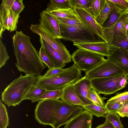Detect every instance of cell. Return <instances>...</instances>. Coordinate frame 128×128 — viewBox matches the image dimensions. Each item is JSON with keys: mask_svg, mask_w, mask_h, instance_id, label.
<instances>
[{"mask_svg": "<svg viewBox=\"0 0 128 128\" xmlns=\"http://www.w3.org/2000/svg\"><path fill=\"white\" fill-rule=\"evenodd\" d=\"M83 110L80 106L69 104L59 99H44L38 101L34 116L40 124L59 128Z\"/></svg>", "mask_w": 128, "mask_h": 128, "instance_id": "1", "label": "cell"}, {"mask_svg": "<svg viewBox=\"0 0 128 128\" xmlns=\"http://www.w3.org/2000/svg\"><path fill=\"white\" fill-rule=\"evenodd\" d=\"M30 37L22 31H16L12 37L14 53L17 62L16 66L26 74L40 75L46 66L41 60L39 52L33 45Z\"/></svg>", "mask_w": 128, "mask_h": 128, "instance_id": "2", "label": "cell"}, {"mask_svg": "<svg viewBox=\"0 0 128 128\" xmlns=\"http://www.w3.org/2000/svg\"><path fill=\"white\" fill-rule=\"evenodd\" d=\"M38 78V76L27 74L23 76L21 74L2 92V100L9 107L19 105L22 101L26 99V95L30 89L36 85Z\"/></svg>", "mask_w": 128, "mask_h": 128, "instance_id": "3", "label": "cell"}, {"mask_svg": "<svg viewBox=\"0 0 128 128\" xmlns=\"http://www.w3.org/2000/svg\"><path fill=\"white\" fill-rule=\"evenodd\" d=\"M81 71L74 64L52 76L38 78L36 85L47 90H57L74 83L82 76Z\"/></svg>", "mask_w": 128, "mask_h": 128, "instance_id": "4", "label": "cell"}, {"mask_svg": "<svg viewBox=\"0 0 128 128\" xmlns=\"http://www.w3.org/2000/svg\"><path fill=\"white\" fill-rule=\"evenodd\" d=\"M72 58L74 63L86 72L92 70L105 60L103 56L80 48L72 54Z\"/></svg>", "mask_w": 128, "mask_h": 128, "instance_id": "5", "label": "cell"}, {"mask_svg": "<svg viewBox=\"0 0 128 128\" xmlns=\"http://www.w3.org/2000/svg\"><path fill=\"white\" fill-rule=\"evenodd\" d=\"M59 23L62 37L61 39L63 40L78 43L94 42L100 40L97 39V38H98L94 33Z\"/></svg>", "mask_w": 128, "mask_h": 128, "instance_id": "6", "label": "cell"}, {"mask_svg": "<svg viewBox=\"0 0 128 128\" xmlns=\"http://www.w3.org/2000/svg\"><path fill=\"white\" fill-rule=\"evenodd\" d=\"M30 29L33 32L41 36L58 52L66 63L71 61L72 55L60 39H54L52 38L41 27L39 23L38 24H31Z\"/></svg>", "mask_w": 128, "mask_h": 128, "instance_id": "7", "label": "cell"}, {"mask_svg": "<svg viewBox=\"0 0 128 128\" xmlns=\"http://www.w3.org/2000/svg\"><path fill=\"white\" fill-rule=\"evenodd\" d=\"M124 74L94 78L91 80L92 86L100 94L106 95L120 90L119 84Z\"/></svg>", "mask_w": 128, "mask_h": 128, "instance_id": "8", "label": "cell"}, {"mask_svg": "<svg viewBox=\"0 0 128 128\" xmlns=\"http://www.w3.org/2000/svg\"><path fill=\"white\" fill-rule=\"evenodd\" d=\"M124 74V72L121 69L107 58L92 70L86 72L85 76L91 80Z\"/></svg>", "mask_w": 128, "mask_h": 128, "instance_id": "9", "label": "cell"}, {"mask_svg": "<svg viewBox=\"0 0 128 128\" xmlns=\"http://www.w3.org/2000/svg\"><path fill=\"white\" fill-rule=\"evenodd\" d=\"M18 14L6 7L2 2L0 6V37L2 39L3 32L7 30L10 32L16 30L18 19Z\"/></svg>", "mask_w": 128, "mask_h": 128, "instance_id": "10", "label": "cell"}, {"mask_svg": "<svg viewBox=\"0 0 128 128\" xmlns=\"http://www.w3.org/2000/svg\"><path fill=\"white\" fill-rule=\"evenodd\" d=\"M73 45L78 48L96 53L107 57L112 55L119 47L113 43L100 40L88 43H73Z\"/></svg>", "mask_w": 128, "mask_h": 128, "instance_id": "11", "label": "cell"}, {"mask_svg": "<svg viewBox=\"0 0 128 128\" xmlns=\"http://www.w3.org/2000/svg\"><path fill=\"white\" fill-rule=\"evenodd\" d=\"M39 23L41 27L52 38L61 39L58 22L45 10L40 14Z\"/></svg>", "mask_w": 128, "mask_h": 128, "instance_id": "12", "label": "cell"}, {"mask_svg": "<svg viewBox=\"0 0 128 128\" xmlns=\"http://www.w3.org/2000/svg\"><path fill=\"white\" fill-rule=\"evenodd\" d=\"M80 21L94 32L100 40L106 42L102 26L96 20L84 10L77 8L73 9Z\"/></svg>", "mask_w": 128, "mask_h": 128, "instance_id": "13", "label": "cell"}, {"mask_svg": "<svg viewBox=\"0 0 128 128\" xmlns=\"http://www.w3.org/2000/svg\"><path fill=\"white\" fill-rule=\"evenodd\" d=\"M93 115L84 110L65 124L64 128H92Z\"/></svg>", "mask_w": 128, "mask_h": 128, "instance_id": "14", "label": "cell"}, {"mask_svg": "<svg viewBox=\"0 0 128 128\" xmlns=\"http://www.w3.org/2000/svg\"><path fill=\"white\" fill-rule=\"evenodd\" d=\"M74 86L76 94L85 105L93 104L87 97L88 90L92 86L90 80L85 76L75 83Z\"/></svg>", "mask_w": 128, "mask_h": 128, "instance_id": "15", "label": "cell"}, {"mask_svg": "<svg viewBox=\"0 0 128 128\" xmlns=\"http://www.w3.org/2000/svg\"><path fill=\"white\" fill-rule=\"evenodd\" d=\"M110 61L128 76V51L119 48L112 55L108 57Z\"/></svg>", "mask_w": 128, "mask_h": 128, "instance_id": "16", "label": "cell"}, {"mask_svg": "<svg viewBox=\"0 0 128 128\" xmlns=\"http://www.w3.org/2000/svg\"><path fill=\"white\" fill-rule=\"evenodd\" d=\"M61 99L69 104L77 105L82 107L85 105L76 94L74 83L67 85L62 88Z\"/></svg>", "mask_w": 128, "mask_h": 128, "instance_id": "17", "label": "cell"}, {"mask_svg": "<svg viewBox=\"0 0 128 128\" xmlns=\"http://www.w3.org/2000/svg\"><path fill=\"white\" fill-rule=\"evenodd\" d=\"M40 41L41 45L44 47L46 53L53 64L54 68L63 69L66 66V63L58 53L40 36Z\"/></svg>", "mask_w": 128, "mask_h": 128, "instance_id": "18", "label": "cell"}, {"mask_svg": "<svg viewBox=\"0 0 128 128\" xmlns=\"http://www.w3.org/2000/svg\"><path fill=\"white\" fill-rule=\"evenodd\" d=\"M45 10L54 18L80 19L74 10L71 8L58 9L47 7Z\"/></svg>", "mask_w": 128, "mask_h": 128, "instance_id": "19", "label": "cell"}, {"mask_svg": "<svg viewBox=\"0 0 128 128\" xmlns=\"http://www.w3.org/2000/svg\"><path fill=\"white\" fill-rule=\"evenodd\" d=\"M124 15L118 23L115 28L113 32L112 43L117 42L126 37L127 33L125 26L127 19L124 17Z\"/></svg>", "mask_w": 128, "mask_h": 128, "instance_id": "20", "label": "cell"}, {"mask_svg": "<svg viewBox=\"0 0 128 128\" xmlns=\"http://www.w3.org/2000/svg\"><path fill=\"white\" fill-rule=\"evenodd\" d=\"M106 0H92L88 8L84 10L96 20L100 16Z\"/></svg>", "mask_w": 128, "mask_h": 128, "instance_id": "21", "label": "cell"}, {"mask_svg": "<svg viewBox=\"0 0 128 128\" xmlns=\"http://www.w3.org/2000/svg\"><path fill=\"white\" fill-rule=\"evenodd\" d=\"M63 88L54 90H46L42 96L31 100V102H34L44 99L56 100L61 98Z\"/></svg>", "mask_w": 128, "mask_h": 128, "instance_id": "22", "label": "cell"}, {"mask_svg": "<svg viewBox=\"0 0 128 128\" xmlns=\"http://www.w3.org/2000/svg\"><path fill=\"white\" fill-rule=\"evenodd\" d=\"M82 108L86 110L93 115L97 117H105L108 112V110L104 107H102L96 105L94 104L86 105Z\"/></svg>", "mask_w": 128, "mask_h": 128, "instance_id": "23", "label": "cell"}, {"mask_svg": "<svg viewBox=\"0 0 128 128\" xmlns=\"http://www.w3.org/2000/svg\"><path fill=\"white\" fill-rule=\"evenodd\" d=\"M54 18L59 22L74 27L81 30H85L90 32L94 33L82 23L80 19L76 20L61 18Z\"/></svg>", "mask_w": 128, "mask_h": 128, "instance_id": "24", "label": "cell"}, {"mask_svg": "<svg viewBox=\"0 0 128 128\" xmlns=\"http://www.w3.org/2000/svg\"><path fill=\"white\" fill-rule=\"evenodd\" d=\"M23 1V0H2V2L9 8L20 14L25 8Z\"/></svg>", "mask_w": 128, "mask_h": 128, "instance_id": "25", "label": "cell"}, {"mask_svg": "<svg viewBox=\"0 0 128 128\" xmlns=\"http://www.w3.org/2000/svg\"><path fill=\"white\" fill-rule=\"evenodd\" d=\"M87 97L94 104L100 106H105L104 100L107 98L101 96L92 86L88 90Z\"/></svg>", "mask_w": 128, "mask_h": 128, "instance_id": "26", "label": "cell"}, {"mask_svg": "<svg viewBox=\"0 0 128 128\" xmlns=\"http://www.w3.org/2000/svg\"><path fill=\"white\" fill-rule=\"evenodd\" d=\"M114 7L109 0H106L104 6L100 16L96 20L98 23L102 26L108 18Z\"/></svg>", "mask_w": 128, "mask_h": 128, "instance_id": "27", "label": "cell"}, {"mask_svg": "<svg viewBox=\"0 0 128 128\" xmlns=\"http://www.w3.org/2000/svg\"><path fill=\"white\" fill-rule=\"evenodd\" d=\"M10 124L6 108L0 100V128H6Z\"/></svg>", "mask_w": 128, "mask_h": 128, "instance_id": "28", "label": "cell"}, {"mask_svg": "<svg viewBox=\"0 0 128 128\" xmlns=\"http://www.w3.org/2000/svg\"><path fill=\"white\" fill-rule=\"evenodd\" d=\"M114 8L120 14L128 12V0H109Z\"/></svg>", "mask_w": 128, "mask_h": 128, "instance_id": "29", "label": "cell"}, {"mask_svg": "<svg viewBox=\"0 0 128 128\" xmlns=\"http://www.w3.org/2000/svg\"><path fill=\"white\" fill-rule=\"evenodd\" d=\"M120 116L117 112H108L105 118L106 120L111 122L115 128H124L121 122Z\"/></svg>", "mask_w": 128, "mask_h": 128, "instance_id": "30", "label": "cell"}, {"mask_svg": "<svg viewBox=\"0 0 128 128\" xmlns=\"http://www.w3.org/2000/svg\"><path fill=\"white\" fill-rule=\"evenodd\" d=\"M92 0H68L69 5L72 9L74 8L85 10L90 5Z\"/></svg>", "mask_w": 128, "mask_h": 128, "instance_id": "31", "label": "cell"}, {"mask_svg": "<svg viewBox=\"0 0 128 128\" xmlns=\"http://www.w3.org/2000/svg\"><path fill=\"white\" fill-rule=\"evenodd\" d=\"M46 90L36 85L29 91L26 96V99L31 100L35 98L42 96Z\"/></svg>", "mask_w": 128, "mask_h": 128, "instance_id": "32", "label": "cell"}, {"mask_svg": "<svg viewBox=\"0 0 128 128\" xmlns=\"http://www.w3.org/2000/svg\"><path fill=\"white\" fill-rule=\"evenodd\" d=\"M47 7L55 8H70L68 0H50L48 4Z\"/></svg>", "mask_w": 128, "mask_h": 128, "instance_id": "33", "label": "cell"}, {"mask_svg": "<svg viewBox=\"0 0 128 128\" xmlns=\"http://www.w3.org/2000/svg\"><path fill=\"white\" fill-rule=\"evenodd\" d=\"M121 14L118 13L114 8L111 12L108 18L102 26L108 28L111 26L117 21Z\"/></svg>", "mask_w": 128, "mask_h": 128, "instance_id": "34", "label": "cell"}, {"mask_svg": "<svg viewBox=\"0 0 128 128\" xmlns=\"http://www.w3.org/2000/svg\"><path fill=\"white\" fill-rule=\"evenodd\" d=\"M10 58L6 48L1 39H0V68L4 66Z\"/></svg>", "mask_w": 128, "mask_h": 128, "instance_id": "35", "label": "cell"}, {"mask_svg": "<svg viewBox=\"0 0 128 128\" xmlns=\"http://www.w3.org/2000/svg\"><path fill=\"white\" fill-rule=\"evenodd\" d=\"M39 52L40 57L41 60L48 66V68H54L53 64L46 53L44 47L42 45H41Z\"/></svg>", "mask_w": 128, "mask_h": 128, "instance_id": "36", "label": "cell"}, {"mask_svg": "<svg viewBox=\"0 0 128 128\" xmlns=\"http://www.w3.org/2000/svg\"><path fill=\"white\" fill-rule=\"evenodd\" d=\"M124 102H119L107 101L105 107L108 112H116L120 109Z\"/></svg>", "mask_w": 128, "mask_h": 128, "instance_id": "37", "label": "cell"}, {"mask_svg": "<svg viewBox=\"0 0 128 128\" xmlns=\"http://www.w3.org/2000/svg\"><path fill=\"white\" fill-rule=\"evenodd\" d=\"M128 100V91L118 94L108 100V102H124Z\"/></svg>", "mask_w": 128, "mask_h": 128, "instance_id": "38", "label": "cell"}, {"mask_svg": "<svg viewBox=\"0 0 128 128\" xmlns=\"http://www.w3.org/2000/svg\"><path fill=\"white\" fill-rule=\"evenodd\" d=\"M64 69L60 68H48L44 76L40 75L41 78H46L50 77L56 75L62 71Z\"/></svg>", "mask_w": 128, "mask_h": 128, "instance_id": "39", "label": "cell"}, {"mask_svg": "<svg viewBox=\"0 0 128 128\" xmlns=\"http://www.w3.org/2000/svg\"><path fill=\"white\" fill-rule=\"evenodd\" d=\"M117 112L121 117L128 116V100L124 102L120 108Z\"/></svg>", "mask_w": 128, "mask_h": 128, "instance_id": "40", "label": "cell"}, {"mask_svg": "<svg viewBox=\"0 0 128 128\" xmlns=\"http://www.w3.org/2000/svg\"><path fill=\"white\" fill-rule=\"evenodd\" d=\"M115 45L128 51V33L126 38L113 43Z\"/></svg>", "mask_w": 128, "mask_h": 128, "instance_id": "41", "label": "cell"}, {"mask_svg": "<svg viewBox=\"0 0 128 128\" xmlns=\"http://www.w3.org/2000/svg\"><path fill=\"white\" fill-rule=\"evenodd\" d=\"M95 128H115L112 123L108 120H106L102 124L98 125Z\"/></svg>", "mask_w": 128, "mask_h": 128, "instance_id": "42", "label": "cell"}, {"mask_svg": "<svg viewBox=\"0 0 128 128\" xmlns=\"http://www.w3.org/2000/svg\"><path fill=\"white\" fill-rule=\"evenodd\" d=\"M128 76H125L120 81L119 84V88L121 90L125 88L128 83Z\"/></svg>", "mask_w": 128, "mask_h": 128, "instance_id": "43", "label": "cell"}, {"mask_svg": "<svg viewBox=\"0 0 128 128\" xmlns=\"http://www.w3.org/2000/svg\"><path fill=\"white\" fill-rule=\"evenodd\" d=\"M125 26L126 33H128V19H127V20Z\"/></svg>", "mask_w": 128, "mask_h": 128, "instance_id": "44", "label": "cell"}, {"mask_svg": "<svg viewBox=\"0 0 128 128\" xmlns=\"http://www.w3.org/2000/svg\"><path fill=\"white\" fill-rule=\"evenodd\" d=\"M124 17L126 19H128V12L124 16Z\"/></svg>", "mask_w": 128, "mask_h": 128, "instance_id": "45", "label": "cell"}, {"mask_svg": "<svg viewBox=\"0 0 128 128\" xmlns=\"http://www.w3.org/2000/svg\"><path fill=\"white\" fill-rule=\"evenodd\" d=\"M127 117H128V116H127Z\"/></svg>", "mask_w": 128, "mask_h": 128, "instance_id": "46", "label": "cell"}, {"mask_svg": "<svg viewBox=\"0 0 128 128\" xmlns=\"http://www.w3.org/2000/svg\"></svg>", "mask_w": 128, "mask_h": 128, "instance_id": "47", "label": "cell"}]
</instances>
